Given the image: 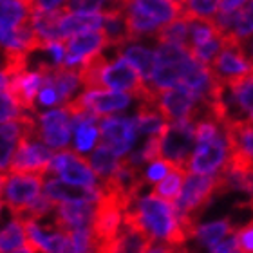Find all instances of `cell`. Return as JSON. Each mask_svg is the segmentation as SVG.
<instances>
[{"label": "cell", "instance_id": "1", "mask_svg": "<svg viewBox=\"0 0 253 253\" xmlns=\"http://www.w3.org/2000/svg\"><path fill=\"white\" fill-rule=\"evenodd\" d=\"M123 222L148 233L158 241L170 243L177 250H183L186 241H190L177 219L174 203H169L154 194L139 197L136 203L125 208Z\"/></svg>", "mask_w": 253, "mask_h": 253}, {"label": "cell", "instance_id": "2", "mask_svg": "<svg viewBox=\"0 0 253 253\" xmlns=\"http://www.w3.org/2000/svg\"><path fill=\"white\" fill-rule=\"evenodd\" d=\"M224 192H228V186L222 172H217V174L188 172L186 174L179 197L174 203V208L181 226L190 239L195 237L197 221L205 208L213 201L215 195L224 194Z\"/></svg>", "mask_w": 253, "mask_h": 253}, {"label": "cell", "instance_id": "3", "mask_svg": "<svg viewBox=\"0 0 253 253\" xmlns=\"http://www.w3.org/2000/svg\"><path fill=\"white\" fill-rule=\"evenodd\" d=\"M125 205L114 192L101 188V197L96 203L94 219L90 224L94 237V252H111L112 243L123 224Z\"/></svg>", "mask_w": 253, "mask_h": 253}, {"label": "cell", "instance_id": "4", "mask_svg": "<svg viewBox=\"0 0 253 253\" xmlns=\"http://www.w3.org/2000/svg\"><path fill=\"white\" fill-rule=\"evenodd\" d=\"M195 123L194 122H172L161 134L159 159L167 163L185 169L188 172V161L195 148Z\"/></svg>", "mask_w": 253, "mask_h": 253}, {"label": "cell", "instance_id": "5", "mask_svg": "<svg viewBox=\"0 0 253 253\" xmlns=\"http://www.w3.org/2000/svg\"><path fill=\"white\" fill-rule=\"evenodd\" d=\"M222 37H224V45L221 53L215 56V60L210 63V69L222 85H230L252 74L253 63L239 40L228 35H222Z\"/></svg>", "mask_w": 253, "mask_h": 253}, {"label": "cell", "instance_id": "6", "mask_svg": "<svg viewBox=\"0 0 253 253\" xmlns=\"http://www.w3.org/2000/svg\"><path fill=\"white\" fill-rule=\"evenodd\" d=\"M54 154V148L45 145L40 136H22L7 172L45 175Z\"/></svg>", "mask_w": 253, "mask_h": 253}, {"label": "cell", "instance_id": "7", "mask_svg": "<svg viewBox=\"0 0 253 253\" xmlns=\"http://www.w3.org/2000/svg\"><path fill=\"white\" fill-rule=\"evenodd\" d=\"M230 158V141L226 136V128L217 137L197 141L188 161V172L194 174H217L224 169Z\"/></svg>", "mask_w": 253, "mask_h": 253}, {"label": "cell", "instance_id": "8", "mask_svg": "<svg viewBox=\"0 0 253 253\" xmlns=\"http://www.w3.org/2000/svg\"><path fill=\"white\" fill-rule=\"evenodd\" d=\"M45 175H60L63 181L74 183V185L94 186L100 183L96 172L92 170L90 163L76 150H58L53 156L51 167Z\"/></svg>", "mask_w": 253, "mask_h": 253}, {"label": "cell", "instance_id": "9", "mask_svg": "<svg viewBox=\"0 0 253 253\" xmlns=\"http://www.w3.org/2000/svg\"><path fill=\"white\" fill-rule=\"evenodd\" d=\"M43 188V175L40 174H13L9 172V179L4 188V203L9 208L11 215L18 217L33 201L40 195Z\"/></svg>", "mask_w": 253, "mask_h": 253}, {"label": "cell", "instance_id": "10", "mask_svg": "<svg viewBox=\"0 0 253 253\" xmlns=\"http://www.w3.org/2000/svg\"><path fill=\"white\" fill-rule=\"evenodd\" d=\"M98 126H100V143L111 147L120 158L132 150L137 137L136 118L105 116L100 120Z\"/></svg>", "mask_w": 253, "mask_h": 253}, {"label": "cell", "instance_id": "11", "mask_svg": "<svg viewBox=\"0 0 253 253\" xmlns=\"http://www.w3.org/2000/svg\"><path fill=\"white\" fill-rule=\"evenodd\" d=\"M74 130L73 118L65 109H56L38 114V132L40 139L54 150H63L71 143V132Z\"/></svg>", "mask_w": 253, "mask_h": 253}, {"label": "cell", "instance_id": "12", "mask_svg": "<svg viewBox=\"0 0 253 253\" xmlns=\"http://www.w3.org/2000/svg\"><path fill=\"white\" fill-rule=\"evenodd\" d=\"M96 203L90 201H56L53 226L63 232L76 228H90L94 219Z\"/></svg>", "mask_w": 253, "mask_h": 253}, {"label": "cell", "instance_id": "13", "mask_svg": "<svg viewBox=\"0 0 253 253\" xmlns=\"http://www.w3.org/2000/svg\"><path fill=\"white\" fill-rule=\"evenodd\" d=\"M107 47V37L103 29H89L65 38V60L62 65L76 67L80 62Z\"/></svg>", "mask_w": 253, "mask_h": 253}, {"label": "cell", "instance_id": "14", "mask_svg": "<svg viewBox=\"0 0 253 253\" xmlns=\"http://www.w3.org/2000/svg\"><path fill=\"white\" fill-rule=\"evenodd\" d=\"M43 85V76L40 71H22L18 74H13L7 80V90L15 96V100L20 103L24 111H33L35 109V100L38 98V92Z\"/></svg>", "mask_w": 253, "mask_h": 253}, {"label": "cell", "instance_id": "15", "mask_svg": "<svg viewBox=\"0 0 253 253\" xmlns=\"http://www.w3.org/2000/svg\"><path fill=\"white\" fill-rule=\"evenodd\" d=\"M224 101L230 116L228 122L233 120V109H237V120H253V73L226 85Z\"/></svg>", "mask_w": 253, "mask_h": 253}, {"label": "cell", "instance_id": "16", "mask_svg": "<svg viewBox=\"0 0 253 253\" xmlns=\"http://www.w3.org/2000/svg\"><path fill=\"white\" fill-rule=\"evenodd\" d=\"M43 194L53 201H90L98 203L101 197V183L94 186L74 185L63 179H47L43 183Z\"/></svg>", "mask_w": 253, "mask_h": 253}, {"label": "cell", "instance_id": "17", "mask_svg": "<svg viewBox=\"0 0 253 253\" xmlns=\"http://www.w3.org/2000/svg\"><path fill=\"white\" fill-rule=\"evenodd\" d=\"M125 20L128 29V42H136L143 37H154L163 24L156 20L154 16L139 9L136 4L126 2L125 4Z\"/></svg>", "mask_w": 253, "mask_h": 253}, {"label": "cell", "instance_id": "18", "mask_svg": "<svg viewBox=\"0 0 253 253\" xmlns=\"http://www.w3.org/2000/svg\"><path fill=\"white\" fill-rule=\"evenodd\" d=\"M101 26H103V13H78L67 9L58 22L60 40L89 29H101Z\"/></svg>", "mask_w": 253, "mask_h": 253}, {"label": "cell", "instance_id": "19", "mask_svg": "<svg viewBox=\"0 0 253 253\" xmlns=\"http://www.w3.org/2000/svg\"><path fill=\"white\" fill-rule=\"evenodd\" d=\"M22 134H24V125L18 118L0 125V172L9 170L13 156H15L18 143L22 139Z\"/></svg>", "mask_w": 253, "mask_h": 253}, {"label": "cell", "instance_id": "20", "mask_svg": "<svg viewBox=\"0 0 253 253\" xmlns=\"http://www.w3.org/2000/svg\"><path fill=\"white\" fill-rule=\"evenodd\" d=\"M35 0H0V27H20L31 20Z\"/></svg>", "mask_w": 253, "mask_h": 253}, {"label": "cell", "instance_id": "21", "mask_svg": "<svg viewBox=\"0 0 253 253\" xmlns=\"http://www.w3.org/2000/svg\"><path fill=\"white\" fill-rule=\"evenodd\" d=\"M116 49L118 53H120V56L128 60L139 71V74H141L143 78L150 84L154 69H156V51H150V49L143 47V45H136V43L132 42L123 43V45H120Z\"/></svg>", "mask_w": 253, "mask_h": 253}, {"label": "cell", "instance_id": "22", "mask_svg": "<svg viewBox=\"0 0 253 253\" xmlns=\"http://www.w3.org/2000/svg\"><path fill=\"white\" fill-rule=\"evenodd\" d=\"M0 252H38V248L27 237L26 228L20 219H13L0 232Z\"/></svg>", "mask_w": 253, "mask_h": 253}, {"label": "cell", "instance_id": "23", "mask_svg": "<svg viewBox=\"0 0 253 253\" xmlns=\"http://www.w3.org/2000/svg\"><path fill=\"white\" fill-rule=\"evenodd\" d=\"M230 148L243 150L253 158V120H233L224 123Z\"/></svg>", "mask_w": 253, "mask_h": 253}, {"label": "cell", "instance_id": "24", "mask_svg": "<svg viewBox=\"0 0 253 253\" xmlns=\"http://www.w3.org/2000/svg\"><path fill=\"white\" fill-rule=\"evenodd\" d=\"M103 33L107 37V47H120L128 42V29H126L125 9L105 11L103 13Z\"/></svg>", "mask_w": 253, "mask_h": 253}, {"label": "cell", "instance_id": "25", "mask_svg": "<svg viewBox=\"0 0 253 253\" xmlns=\"http://www.w3.org/2000/svg\"><path fill=\"white\" fill-rule=\"evenodd\" d=\"M154 38L158 42H169V43H177L183 47H190V16L185 13H181L175 20L163 24L159 27L158 33L154 35Z\"/></svg>", "mask_w": 253, "mask_h": 253}, {"label": "cell", "instance_id": "26", "mask_svg": "<svg viewBox=\"0 0 253 253\" xmlns=\"http://www.w3.org/2000/svg\"><path fill=\"white\" fill-rule=\"evenodd\" d=\"M120 161H122V158L103 143L96 147V150L90 154L89 159L90 167L96 172V175L100 177V181H105L116 174V170L120 169Z\"/></svg>", "mask_w": 253, "mask_h": 253}, {"label": "cell", "instance_id": "27", "mask_svg": "<svg viewBox=\"0 0 253 253\" xmlns=\"http://www.w3.org/2000/svg\"><path fill=\"white\" fill-rule=\"evenodd\" d=\"M186 174H188V172H186L185 169L172 167V169L169 170V174L165 175L163 179H159L158 183H154V188L150 194L158 195V197L169 201V203H175V199H177L181 194V188H183Z\"/></svg>", "mask_w": 253, "mask_h": 253}, {"label": "cell", "instance_id": "28", "mask_svg": "<svg viewBox=\"0 0 253 253\" xmlns=\"http://www.w3.org/2000/svg\"><path fill=\"white\" fill-rule=\"evenodd\" d=\"M126 2L136 4L139 9L154 16L161 24H169V22L175 20L181 15V11H183L181 5L172 2V0H125V4Z\"/></svg>", "mask_w": 253, "mask_h": 253}, {"label": "cell", "instance_id": "29", "mask_svg": "<svg viewBox=\"0 0 253 253\" xmlns=\"http://www.w3.org/2000/svg\"><path fill=\"white\" fill-rule=\"evenodd\" d=\"M237 228L233 226L230 219H221L215 222H208V224H201L197 226L195 232V239L199 241L203 246L210 250L211 246H215L217 243H221L222 239L228 237L230 233H233Z\"/></svg>", "mask_w": 253, "mask_h": 253}, {"label": "cell", "instance_id": "30", "mask_svg": "<svg viewBox=\"0 0 253 253\" xmlns=\"http://www.w3.org/2000/svg\"><path fill=\"white\" fill-rule=\"evenodd\" d=\"M100 141V126L98 123H80L74 126V150L80 154L89 152Z\"/></svg>", "mask_w": 253, "mask_h": 253}, {"label": "cell", "instance_id": "31", "mask_svg": "<svg viewBox=\"0 0 253 253\" xmlns=\"http://www.w3.org/2000/svg\"><path fill=\"white\" fill-rule=\"evenodd\" d=\"M222 0H185L181 5V13L190 18H208L211 20L219 13Z\"/></svg>", "mask_w": 253, "mask_h": 253}, {"label": "cell", "instance_id": "32", "mask_svg": "<svg viewBox=\"0 0 253 253\" xmlns=\"http://www.w3.org/2000/svg\"><path fill=\"white\" fill-rule=\"evenodd\" d=\"M253 35V0H248L246 4L239 9V18L237 24L233 27V31L228 37L235 38L243 43L244 40H248Z\"/></svg>", "mask_w": 253, "mask_h": 253}, {"label": "cell", "instance_id": "33", "mask_svg": "<svg viewBox=\"0 0 253 253\" xmlns=\"http://www.w3.org/2000/svg\"><path fill=\"white\" fill-rule=\"evenodd\" d=\"M22 112H24V109L15 100V96L7 90V87H0V123L16 120Z\"/></svg>", "mask_w": 253, "mask_h": 253}, {"label": "cell", "instance_id": "34", "mask_svg": "<svg viewBox=\"0 0 253 253\" xmlns=\"http://www.w3.org/2000/svg\"><path fill=\"white\" fill-rule=\"evenodd\" d=\"M174 165L167 163L165 159H156L152 163L148 165V169L145 170V181H147L148 185H154V183H158L159 179H163L165 175L169 174V170L172 169Z\"/></svg>", "mask_w": 253, "mask_h": 253}, {"label": "cell", "instance_id": "35", "mask_svg": "<svg viewBox=\"0 0 253 253\" xmlns=\"http://www.w3.org/2000/svg\"><path fill=\"white\" fill-rule=\"evenodd\" d=\"M235 237L239 243V252H253V221L235 230Z\"/></svg>", "mask_w": 253, "mask_h": 253}, {"label": "cell", "instance_id": "36", "mask_svg": "<svg viewBox=\"0 0 253 253\" xmlns=\"http://www.w3.org/2000/svg\"><path fill=\"white\" fill-rule=\"evenodd\" d=\"M38 101H40V105H43V107L62 105L58 92H56L51 85H42V89L38 92Z\"/></svg>", "mask_w": 253, "mask_h": 253}, {"label": "cell", "instance_id": "37", "mask_svg": "<svg viewBox=\"0 0 253 253\" xmlns=\"http://www.w3.org/2000/svg\"><path fill=\"white\" fill-rule=\"evenodd\" d=\"M210 252H215V253H233V252H239V243H237V237H235V232L230 233L228 237H224L221 243H217L215 246H211Z\"/></svg>", "mask_w": 253, "mask_h": 253}, {"label": "cell", "instance_id": "38", "mask_svg": "<svg viewBox=\"0 0 253 253\" xmlns=\"http://www.w3.org/2000/svg\"><path fill=\"white\" fill-rule=\"evenodd\" d=\"M67 5V0H35V9L37 11H53Z\"/></svg>", "mask_w": 253, "mask_h": 253}, {"label": "cell", "instance_id": "39", "mask_svg": "<svg viewBox=\"0 0 253 253\" xmlns=\"http://www.w3.org/2000/svg\"><path fill=\"white\" fill-rule=\"evenodd\" d=\"M246 2H248V0H222L219 11H222V13L237 11V9H241V7H243V5L246 4Z\"/></svg>", "mask_w": 253, "mask_h": 253}, {"label": "cell", "instance_id": "40", "mask_svg": "<svg viewBox=\"0 0 253 253\" xmlns=\"http://www.w3.org/2000/svg\"><path fill=\"white\" fill-rule=\"evenodd\" d=\"M243 47H244V51H246V54H248V58L252 60V63H253V40H244L243 42Z\"/></svg>", "mask_w": 253, "mask_h": 253}, {"label": "cell", "instance_id": "41", "mask_svg": "<svg viewBox=\"0 0 253 253\" xmlns=\"http://www.w3.org/2000/svg\"><path fill=\"white\" fill-rule=\"evenodd\" d=\"M7 179H9V174H5V172H0V197L4 194V188L7 185Z\"/></svg>", "mask_w": 253, "mask_h": 253}, {"label": "cell", "instance_id": "42", "mask_svg": "<svg viewBox=\"0 0 253 253\" xmlns=\"http://www.w3.org/2000/svg\"><path fill=\"white\" fill-rule=\"evenodd\" d=\"M7 74L4 73V71H0V87H5L7 85Z\"/></svg>", "mask_w": 253, "mask_h": 253}, {"label": "cell", "instance_id": "43", "mask_svg": "<svg viewBox=\"0 0 253 253\" xmlns=\"http://www.w3.org/2000/svg\"><path fill=\"white\" fill-rule=\"evenodd\" d=\"M172 2H175V4H179V5H183V2H185V0H172Z\"/></svg>", "mask_w": 253, "mask_h": 253}, {"label": "cell", "instance_id": "44", "mask_svg": "<svg viewBox=\"0 0 253 253\" xmlns=\"http://www.w3.org/2000/svg\"><path fill=\"white\" fill-rule=\"evenodd\" d=\"M0 211H2V201H0Z\"/></svg>", "mask_w": 253, "mask_h": 253}]
</instances>
